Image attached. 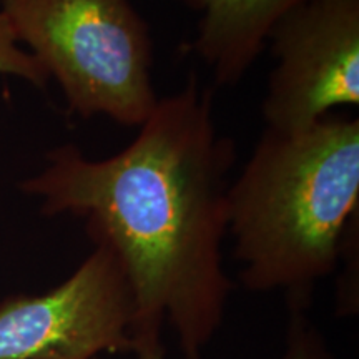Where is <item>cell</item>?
<instances>
[{
	"label": "cell",
	"instance_id": "6da1fadb",
	"mask_svg": "<svg viewBox=\"0 0 359 359\" xmlns=\"http://www.w3.org/2000/svg\"><path fill=\"white\" fill-rule=\"evenodd\" d=\"M235 161V140L215 122L212 90L191 74L158 98L122 151L92 160L70 143L58 147L20 190L45 215L85 218L90 238L115 251L138 333L168 323L183 358L201 359L231 293L223 241Z\"/></svg>",
	"mask_w": 359,
	"mask_h": 359
},
{
	"label": "cell",
	"instance_id": "7a4b0ae2",
	"mask_svg": "<svg viewBox=\"0 0 359 359\" xmlns=\"http://www.w3.org/2000/svg\"><path fill=\"white\" fill-rule=\"evenodd\" d=\"M359 215V120L327 115L299 133L264 128L228 190V235L240 281L281 291L303 309L339 266Z\"/></svg>",
	"mask_w": 359,
	"mask_h": 359
},
{
	"label": "cell",
	"instance_id": "3957f363",
	"mask_svg": "<svg viewBox=\"0 0 359 359\" xmlns=\"http://www.w3.org/2000/svg\"><path fill=\"white\" fill-rule=\"evenodd\" d=\"M0 11L80 118L138 128L154 111V42L132 0H2Z\"/></svg>",
	"mask_w": 359,
	"mask_h": 359
},
{
	"label": "cell",
	"instance_id": "277c9868",
	"mask_svg": "<svg viewBox=\"0 0 359 359\" xmlns=\"http://www.w3.org/2000/svg\"><path fill=\"white\" fill-rule=\"evenodd\" d=\"M92 253L62 285L0 303V359H98L133 351L137 309L115 251Z\"/></svg>",
	"mask_w": 359,
	"mask_h": 359
},
{
	"label": "cell",
	"instance_id": "5b68a950",
	"mask_svg": "<svg viewBox=\"0 0 359 359\" xmlns=\"http://www.w3.org/2000/svg\"><path fill=\"white\" fill-rule=\"evenodd\" d=\"M276 64L262 114L268 130L299 133L359 103V0H304L268 35Z\"/></svg>",
	"mask_w": 359,
	"mask_h": 359
},
{
	"label": "cell",
	"instance_id": "8992f818",
	"mask_svg": "<svg viewBox=\"0 0 359 359\" xmlns=\"http://www.w3.org/2000/svg\"><path fill=\"white\" fill-rule=\"evenodd\" d=\"M200 15L191 50L219 87L235 85L266 48L278 20L304 0H178Z\"/></svg>",
	"mask_w": 359,
	"mask_h": 359
},
{
	"label": "cell",
	"instance_id": "52a82bcc",
	"mask_svg": "<svg viewBox=\"0 0 359 359\" xmlns=\"http://www.w3.org/2000/svg\"><path fill=\"white\" fill-rule=\"evenodd\" d=\"M0 74L19 77L25 82L43 88L48 82L42 65L19 43L11 22L0 11Z\"/></svg>",
	"mask_w": 359,
	"mask_h": 359
},
{
	"label": "cell",
	"instance_id": "ba28073f",
	"mask_svg": "<svg viewBox=\"0 0 359 359\" xmlns=\"http://www.w3.org/2000/svg\"><path fill=\"white\" fill-rule=\"evenodd\" d=\"M283 359H330L320 336L311 330L302 309H294L288 333V346Z\"/></svg>",
	"mask_w": 359,
	"mask_h": 359
},
{
	"label": "cell",
	"instance_id": "9c48e42d",
	"mask_svg": "<svg viewBox=\"0 0 359 359\" xmlns=\"http://www.w3.org/2000/svg\"><path fill=\"white\" fill-rule=\"evenodd\" d=\"M133 353L138 359H165L160 330H142L135 341Z\"/></svg>",
	"mask_w": 359,
	"mask_h": 359
}]
</instances>
